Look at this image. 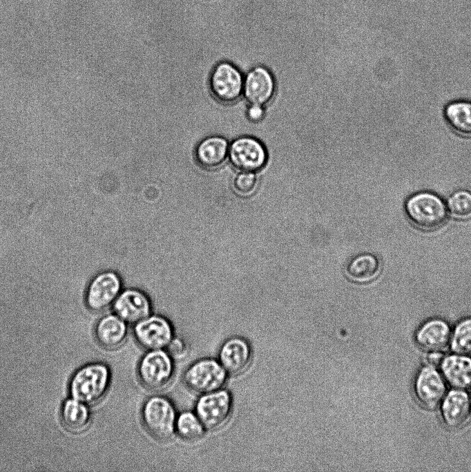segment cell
<instances>
[{
  "label": "cell",
  "instance_id": "15",
  "mask_svg": "<svg viewBox=\"0 0 471 472\" xmlns=\"http://www.w3.org/2000/svg\"><path fill=\"white\" fill-rule=\"evenodd\" d=\"M113 310L127 323L135 324L150 316L151 305L142 292L127 290L119 294L114 301Z\"/></svg>",
  "mask_w": 471,
  "mask_h": 472
},
{
  "label": "cell",
  "instance_id": "2",
  "mask_svg": "<svg viewBox=\"0 0 471 472\" xmlns=\"http://www.w3.org/2000/svg\"><path fill=\"white\" fill-rule=\"evenodd\" d=\"M111 381L109 367L104 363H92L83 366L74 375L70 382L73 399L85 404H95L107 393Z\"/></svg>",
  "mask_w": 471,
  "mask_h": 472
},
{
  "label": "cell",
  "instance_id": "26",
  "mask_svg": "<svg viewBox=\"0 0 471 472\" xmlns=\"http://www.w3.org/2000/svg\"><path fill=\"white\" fill-rule=\"evenodd\" d=\"M258 179L254 172L241 171L235 177L233 187L242 195H249L254 191Z\"/></svg>",
  "mask_w": 471,
  "mask_h": 472
},
{
  "label": "cell",
  "instance_id": "1",
  "mask_svg": "<svg viewBox=\"0 0 471 472\" xmlns=\"http://www.w3.org/2000/svg\"><path fill=\"white\" fill-rule=\"evenodd\" d=\"M404 209L410 223L423 232L440 229L445 224L449 215L446 202L430 191H419L409 196Z\"/></svg>",
  "mask_w": 471,
  "mask_h": 472
},
{
  "label": "cell",
  "instance_id": "19",
  "mask_svg": "<svg viewBox=\"0 0 471 472\" xmlns=\"http://www.w3.org/2000/svg\"><path fill=\"white\" fill-rule=\"evenodd\" d=\"M441 368L445 380L454 388H471V358L467 355L456 354L444 357Z\"/></svg>",
  "mask_w": 471,
  "mask_h": 472
},
{
  "label": "cell",
  "instance_id": "17",
  "mask_svg": "<svg viewBox=\"0 0 471 472\" xmlns=\"http://www.w3.org/2000/svg\"><path fill=\"white\" fill-rule=\"evenodd\" d=\"M229 147L227 139L221 135L206 137L195 148V161L205 169H215L221 167L228 158Z\"/></svg>",
  "mask_w": 471,
  "mask_h": 472
},
{
  "label": "cell",
  "instance_id": "5",
  "mask_svg": "<svg viewBox=\"0 0 471 472\" xmlns=\"http://www.w3.org/2000/svg\"><path fill=\"white\" fill-rule=\"evenodd\" d=\"M227 376L218 359L202 358L187 367L183 381L190 390L200 395L223 388Z\"/></svg>",
  "mask_w": 471,
  "mask_h": 472
},
{
  "label": "cell",
  "instance_id": "9",
  "mask_svg": "<svg viewBox=\"0 0 471 472\" xmlns=\"http://www.w3.org/2000/svg\"><path fill=\"white\" fill-rule=\"evenodd\" d=\"M133 335L146 350L166 349L174 337L171 323L160 316H148L134 324Z\"/></svg>",
  "mask_w": 471,
  "mask_h": 472
},
{
  "label": "cell",
  "instance_id": "10",
  "mask_svg": "<svg viewBox=\"0 0 471 472\" xmlns=\"http://www.w3.org/2000/svg\"><path fill=\"white\" fill-rule=\"evenodd\" d=\"M121 280L113 272L98 274L90 283L86 292V303L93 311L99 312L113 303L121 291Z\"/></svg>",
  "mask_w": 471,
  "mask_h": 472
},
{
  "label": "cell",
  "instance_id": "14",
  "mask_svg": "<svg viewBox=\"0 0 471 472\" xmlns=\"http://www.w3.org/2000/svg\"><path fill=\"white\" fill-rule=\"evenodd\" d=\"M251 357L249 343L243 338L234 337L227 339L220 346L218 361L228 374L237 375L248 368Z\"/></svg>",
  "mask_w": 471,
  "mask_h": 472
},
{
  "label": "cell",
  "instance_id": "4",
  "mask_svg": "<svg viewBox=\"0 0 471 472\" xmlns=\"http://www.w3.org/2000/svg\"><path fill=\"white\" fill-rule=\"evenodd\" d=\"M137 372L145 388L153 391L162 390L173 379V358L165 349L146 350L138 362Z\"/></svg>",
  "mask_w": 471,
  "mask_h": 472
},
{
  "label": "cell",
  "instance_id": "6",
  "mask_svg": "<svg viewBox=\"0 0 471 472\" xmlns=\"http://www.w3.org/2000/svg\"><path fill=\"white\" fill-rule=\"evenodd\" d=\"M233 409L229 391L224 388L200 395L195 404L197 414L206 430L216 431L228 422Z\"/></svg>",
  "mask_w": 471,
  "mask_h": 472
},
{
  "label": "cell",
  "instance_id": "27",
  "mask_svg": "<svg viewBox=\"0 0 471 472\" xmlns=\"http://www.w3.org/2000/svg\"><path fill=\"white\" fill-rule=\"evenodd\" d=\"M174 358H182L187 353V346L182 339L175 338L171 341L165 349Z\"/></svg>",
  "mask_w": 471,
  "mask_h": 472
},
{
  "label": "cell",
  "instance_id": "28",
  "mask_svg": "<svg viewBox=\"0 0 471 472\" xmlns=\"http://www.w3.org/2000/svg\"><path fill=\"white\" fill-rule=\"evenodd\" d=\"M247 117L250 121L257 122L261 120L264 116L265 111L262 106L250 104L247 109Z\"/></svg>",
  "mask_w": 471,
  "mask_h": 472
},
{
  "label": "cell",
  "instance_id": "25",
  "mask_svg": "<svg viewBox=\"0 0 471 472\" xmlns=\"http://www.w3.org/2000/svg\"><path fill=\"white\" fill-rule=\"evenodd\" d=\"M450 343L454 353L471 355V317L465 318L456 325Z\"/></svg>",
  "mask_w": 471,
  "mask_h": 472
},
{
  "label": "cell",
  "instance_id": "20",
  "mask_svg": "<svg viewBox=\"0 0 471 472\" xmlns=\"http://www.w3.org/2000/svg\"><path fill=\"white\" fill-rule=\"evenodd\" d=\"M381 269V263L377 256L371 253H363L350 261L347 265L346 272L352 280L365 283L376 279Z\"/></svg>",
  "mask_w": 471,
  "mask_h": 472
},
{
  "label": "cell",
  "instance_id": "11",
  "mask_svg": "<svg viewBox=\"0 0 471 472\" xmlns=\"http://www.w3.org/2000/svg\"><path fill=\"white\" fill-rule=\"evenodd\" d=\"M414 393L422 406L434 408L442 402L446 395L445 380L436 368L426 366L416 375Z\"/></svg>",
  "mask_w": 471,
  "mask_h": 472
},
{
  "label": "cell",
  "instance_id": "29",
  "mask_svg": "<svg viewBox=\"0 0 471 472\" xmlns=\"http://www.w3.org/2000/svg\"><path fill=\"white\" fill-rule=\"evenodd\" d=\"M444 355L440 351L430 352L425 357L427 366L436 368L441 366Z\"/></svg>",
  "mask_w": 471,
  "mask_h": 472
},
{
  "label": "cell",
  "instance_id": "16",
  "mask_svg": "<svg viewBox=\"0 0 471 472\" xmlns=\"http://www.w3.org/2000/svg\"><path fill=\"white\" fill-rule=\"evenodd\" d=\"M452 332L448 323L440 318L425 321L417 330L415 340L423 349L429 352L441 351L450 343Z\"/></svg>",
  "mask_w": 471,
  "mask_h": 472
},
{
  "label": "cell",
  "instance_id": "22",
  "mask_svg": "<svg viewBox=\"0 0 471 472\" xmlns=\"http://www.w3.org/2000/svg\"><path fill=\"white\" fill-rule=\"evenodd\" d=\"M61 417L68 429L73 432H80L88 425L90 413L85 404L75 399H68L62 406Z\"/></svg>",
  "mask_w": 471,
  "mask_h": 472
},
{
  "label": "cell",
  "instance_id": "12",
  "mask_svg": "<svg viewBox=\"0 0 471 472\" xmlns=\"http://www.w3.org/2000/svg\"><path fill=\"white\" fill-rule=\"evenodd\" d=\"M441 404V417L448 428H461L471 419V398L464 390H450Z\"/></svg>",
  "mask_w": 471,
  "mask_h": 472
},
{
  "label": "cell",
  "instance_id": "24",
  "mask_svg": "<svg viewBox=\"0 0 471 472\" xmlns=\"http://www.w3.org/2000/svg\"><path fill=\"white\" fill-rule=\"evenodd\" d=\"M446 205L448 214L457 220L471 218V190L459 189L448 198Z\"/></svg>",
  "mask_w": 471,
  "mask_h": 472
},
{
  "label": "cell",
  "instance_id": "3",
  "mask_svg": "<svg viewBox=\"0 0 471 472\" xmlns=\"http://www.w3.org/2000/svg\"><path fill=\"white\" fill-rule=\"evenodd\" d=\"M177 415L172 401L160 395L147 398L141 409L144 428L160 441H166L173 437Z\"/></svg>",
  "mask_w": 471,
  "mask_h": 472
},
{
  "label": "cell",
  "instance_id": "8",
  "mask_svg": "<svg viewBox=\"0 0 471 472\" xmlns=\"http://www.w3.org/2000/svg\"><path fill=\"white\" fill-rule=\"evenodd\" d=\"M228 158L233 167L239 171L256 172L265 165L267 155L259 140L249 136H242L229 144Z\"/></svg>",
  "mask_w": 471,
  "mask_h": 472
},
{
  "label": "cell",
  "instance_id": "23",
  "mask_svg": "<svg viewBox=\"0 0 471 472\" xmlns=\"http://www.w3.org/2000/svg\"><path fill=\"white\" fill-rule=\"evenodd\" d=\"M206 429L195 413L185 410L177 415L175 424V433L182 440L195 442L205 434Z\"/></svg>",
  "mask_w": 471,
  "mask_h": 472
},
{
  "label": "cell",
  "instance_id": "21",
  "mask_svg": "<svg viewBox=\"0 0 471 472\" xmlns=\"http://www.w3.org/2000/svg\"><path fill=\"white\" fill-rule=\"evenodd\" d=\"M444 116L454 132L471 137V102L459 100L450 102L445 108Z\"/></svg>",
  "mask_w": 471,
  "mask_h": 472
},
{
  "label": "cell",
  "instance_id": "13",
  "mask_svg": "<svg viewBox=\"0 0 471 472\" xmlns=\"http://www.w3.org/2000/svg\"><path fill=\"white\" fill-rule=\"evenodd\" d=\"M274 92L273 77L265 67L252 68L244 78L242 93L250 104L263 106L271 100Z\"/></svg>",
  "mask_w": 471,
  "mask_h": 472
},
{
  "label": "cell",
  "instance_id": "18",
  "mask_svg": "<svg viewBox=\"0 0 471 472\" xmlns=\"http://www.w3.org/2000/svg\"><path fill=\"white\" fill-rule=\"evenodd\" d=\"M126 323L115 314L102 317L97 323L95 330L99 344L109 350L122 346L128 337Z\"/></svg>",
  "mask_w": 471,
  "mask_h": 472
},
{
  "label": "cell",
  "instance_id": "7",
  "mask_svg": "<svg viewBox=\"0 0 471 472\" xmlns=\"http://www.w3.org/2000/svg\"><path fill=\"white\" fill-rule=\"evenodd\" d=\"M243 84L241 71L229 62L218 63L209 77V87L212 96L223 104L236 102L243 93Z\"/></svg>",
  "mask_w": 471,
  "mask_h": 472
}]
</instances>
